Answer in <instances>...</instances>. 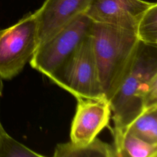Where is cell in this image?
<instances>
[{
    "mask_svg": "<svg viewBox=\"0 0 157 157\" xmlns=\"http://www.w3.org/2000/svg\"><path fill=\"white\" fill-rule=\"evenodd\" d=\"M90 35L99 82L109 101L131 66L139 41L133 31L96 21Z\"/></svg>",
    "mask_w": 157,
    "mask_h": 157,
    "instance_id": "obj_1",
    "label": "cell"
},
{
    "mask_svg": "<svg viewBox=\"0 0 157 157\" xmlns=\"http://www.w3.org/2000/svg\"><path fill=\"white\" fill-rule=\"evenodd\" d=\"M157 75V46L139 41L134 59L119 87L109 100L113 113L112 132L124 130L144 110L142 95Z\"/></svg>",
    "mask_w": 157,
    "mask_h": 157,
    "instance_id": "obj_2",
    "label": "cell"
},
{
    "mask_svg": "<svg viewBox=\"0 0 157 157\" xmlns=\"http://www.w3.org/2000/svg\"><path fill=\"white\" fill-rule=\"evenodd\" d=\"M48 78L75 98L105 96L99 79L90 34Z\"/></svg>",
    "mask_w": 157,
    "mask_h": 157,
    "instance_id": "obj_3",
    "label": "cell"
},
{
    "mask_svg": "<svg viewBox=\"0 0 157 157\" xmlns=\"http://www.w3.org/2000/svg\"><path fill=\"white\" fill-rule=\"evenodd\" d=\"M93 21L82 13L39 44L29 63L49 77L91 33Z\"/></svg>",
    "mask_w": 157,
    "mask_h": 157,
    "instance_id": "obj_4",
    "label": "cell"
},
{
    "mask_svg": "<svg viewBox=\"0 0 157 157\" xmlns=\"http://www.w3.org/2000/svg\"><path fill=\"white\" fill-rule=\"evenodd\" d=\"M37 46L34 13H28L14 25L0 29V78L11 80L19 74Z\"/></svg>",
    "mask_w": 157,
    "mask_h": 157,
    "instance_id": "obj_5",
    "label": "cell"
},
{
    "mask_svg": "<svg viewBox=\"0 0 157 157\" xmlns=\"http://www.w3.org/2000/svg\"><path fill=\"white\" fill-rule=\"evenodd\" d=\"M76 99V110L71 126V142L77 145H85L108 126L112 113L110 104L105 96Z\"/></svg>",
    "mask_w": 157,
    "mask_h": 157,
    "instance_id": "obj_6",
    "label": "cell"
},
{
    "mask_svg": "<svg viewBox=\"0 0 157 157\" xmlns=\"http://www.w3.org/2000/svg\"><path fill=\"white\" fill-rule=\"evenodd\" d=\"M154 3L144 0H91L85 13L93 21L135 32L140 17Z\"/></svg>",
    "mask_w": 157,
    "mask_h": 157,
    "instance_id": "obj_7",
    "label": "cell"
},
{
    "mask_svg": "<svg viewBox=\"0 0 157 157\" xmlns=\"http://www.w3.org/2000/svg\"><path fill=\"white\" fill-rule=\"evenodd\" d=\"M91 0H45L34 13L37 20V45L85 13Z\"/></svg>",
    "mask_w": 157,
    "mask_h": 157,
    "instance_id": "obj_8",
    "label": "cell"
},
{
    "mask_svg": "<svg viewBox=\"0 0 157 157\" xmlns=\"http://www.w3.org/2000/svg\"><path fill=\"white\" fill-rule=\"evenodd\" d=\"M55 157H117L113 145L98 137L88 144L77 145L71 141L56 145Z\"/></svg>",
    "mask_w": 157,
    "mask_h": 157,
    "instance_id": "obj_9",
    "label": "cell"
},
{
    "mask_svg": "<svg viewBox=\"0 0 157 157\" xmlns=\"http://www.w3.org/2000/svg\"><path fill=\"white\" fill-rule=\"evenodd\" d=\"M113 135L117 157H157V144L144 141L127 131Z\"/></svg>",
    "mask_w": 157,
    "mask_h": 157,
    "instance_id": "obj_10",
    "label": "cell"
},
{
    "mask_svg": "<svg viewBox=\"0 0 157 157\" xmlns=\"http://www.w3.org/2000/svg\"><path fill=\"white\" fill-rule=\"evenodd\" d=\"M123 131L147 142L157 144V106L144 110L124 130L119 132Z\"/></svg>",
    "mask_w": 157,
    "mask_h": 157,
    "instance_id": "obj_11",
    "label": "cell"
},
{
    "mask_svg": "<svg viewBox=\"0 0 157 157\" xmlns=\"http://www.w3.org/2000/svg\"><path fill=\"white\" fill-rule=\"evenodd\" d=\"M136 35L139 41L157 46V4L155 2L142 15L139 20Z\"/></svg>",
    "mask_w": 157,
    "mask_h": 157,
    "instance_id": "obj_12",
    "label": "cell"
},
{
    "mask_svg": "<svg viewBox=\"0 0 157 157\" xmlns=\"http://www.w3.org/2000/svg\"><path fill=\"white\" fill-rule=\"evenodd\" d=\"M12 137L0 127V157H43Z\"/></svg>",
    "mask_w": 157,
    "mask_h": 157,
    "instance_id": "obj_13",
    "label": "cell"
},
{
    "mask_svg": "<svg viewBox=\"0 0 157 157\" xmlns=\"http://www.w3.org/2000/svg\"><path fill=\"white\" fill-rule=\"evenodd\" d=\"M142 104L144 110L157 106V75L148 82L142 95Z\"/></svg>",
    "mask_w": 157,
    "mask_h": 157,
    "instance_id": "obj_14",
    "label": "cell"
},
{
    "mask_svg": "<svg viewBox=\"0 0 157 157\" xmlns=\"http://www.w3.org/2000/svg\"><path fill=\"white\" fill-rule=\"evenodd\" d=\"M2 79L1 78H0V98L2 95V90H3V83H2ZM2 126L1 122H0V127Z\"/></svg>",
    "mask_w": 157,
    "mask_h": 157,
    "instance_id": "obj_15",
    "label": "cell"
}]
</instances>
